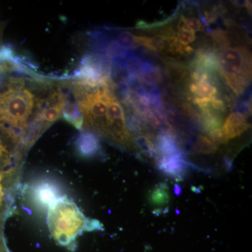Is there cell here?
Segmentation results:
<instances>
[{"label": "cell", "mask_w": 252, "mask_h": 252, "mask_svg": "<svg viewBox=\"0 0 252 252\" xmlns=\"http://www.w3.org/2000/svg\"><path fill=\"white\" fill-rule=\"evenodd\" d=\"M89 220L75 204L64 197H61L49 209L47 220L50 232L63 246H69L78 235L86 230Z\"/></svg>", "instance_id": "6da1fadb"}, {"label": "cell", "mask_w": 252, "mask_h": 252, "mask_svg": "<svg viewBox=\"0 0 252 252\" xmlns=\"http://www.w3.org/2000/svg\"><path fill=\"white\" fill-rule=\"evenodd\" d=\"M219 74L237 96L243 94L252 80V54L245 46L221 50L219 54Z\"/></svg>", "instance_id": "7a4b0ae2"}, {"label": "cell", "mask_w": 252, "mask_h": 252, "mask_svg": "<svg viewBox=\"0 0 252 252\" xmlns=\"http://www.w3.org/2000/svg\"><path fill=\"white\" fill-rule=\"evenodd\" d=\"M35 102L34 94L28 89L7 87L0 94V121L26 128Z\"/></svg>", "instance_id": "3957f363"}, {"label": "cell", "mask_w": 252, "mask_h": 252, "mask_svg": "<svg viewBox=\"0 0 252 252\" xmlns=\"http://www.w3.org/2000/svg\"><path fill=\"white\" fill-rule=\"evenodd\" d=\"M105 138L122 147L131 148L134 138L126 124L125 111L114 93L109 95Z\"/></svg>", "instance_id": "277c9868"}, {"label": "cell", "mask_w": 252, "mask_h": 252, "mask_svg": "<svg viewBox=\"0 0 252 252\" xmlns=\"http://www.w3.org/2000/svg\"><path fill=\"white\" fill-rule=\"evenodd\" d=\"M248 119L249 114L245 112L235 111L230 113L222 127L223 137L226 142L239 137L250 128Z\"/></svg>", "instance_id": "5b68a950"}, {"label": "cell", "mask_w": 252, "mask_h": 252, "mask_svg": "<svg viewBox=\"0 0 252 252\" xmlns=\"http://www.w3.org/2000/svg\"><path fill=\"white\" fill-rule=\"evenodd\" d=\"M61 197L58 187L48 181L38 182L33 187V200L41 208L49 209Z\"/></svg>", "instance_id": "8992f818"}, {"label": "cell", "mask_w": 252, "mask_h": 252, "mask_svg": "<svg viewBox=\"0 0 252 252\" xmlns=\"http://www.w3.org/2000/svg\"><path fill=\"white\" fill-rule=\"evenodd\" d=\"M77 153L84 158L97 157L101 152V146L97 136L89 131L80 132L75 141Z\"/></svg>", "instance_id": "52a82bcc"}, {"label": "cell", "mask_w": 252, "mask_h": 252, "mask_svg": "<svg viewBox=\"0 0 252 252\" xmlns=\"http://www.w3.org/2000/svg\"><path fill=\"white\" fill-rule=\"evenodd\" d=\"M161 71L157 66L148 61L142 59L140 69L136 76L137 82L149 86H156L162 81Z\"/></svg>", "instance_id": "ba28073f"}, {"label": "cell", "mask_w": 252, "mask_h": 252, "mask_svg": "<svg viewBox=\"0 0 252 252\" xmlns=\"http://www.w3.org/2000/svg\"><path fill=\"white\" fill-rule=\"evenodd\" d=\"M149 203L152 206L157 207L160 211L162 207L168 205L170 200L169 187L165 183H160L156 185L154 188L149 191ZM156 209V210H157Z\"/></svg>", "instance_id": "9c48e42d"}, {"label": "cell", "mask_w": 252, "mask_h": 252, "mask_svg": "<svg viewBox=\"0 0 252 252\" xmlns=\"http://www.w3.org/2000/svg\"><path fill=\"white\" fill-rule=\"evenodd\" d=\"M62 116L64 120L70 123L76 128L80 130L84 124V117L77 104L66 101L63 107Z\"/></svg>", "instance_id": "30bf717a"}, {"label": "cell", "mask_w": 252, "mask_h": 252, "mask_svg": "<svg viewBox=\"0 0 252 252\" xmlns=\"http://www.w3.org/2000/svg\"><path fill=\"white\" fill-rule=\"evenodd\" d=\"M219 147L208 135L200 134L194 142L192 150L195 154L209 155L215 153Z\"/></svg>", "instance_id": "8fae6325"}, {"label": "cell", "mask_w": 252, "mask_h": 252, "mask_svg": "<svg viewBox=\"0 0 252 252\" xmlns=\"http://www.w3.org/2000/svg\"><path fill=\"white\" fill-rule=\"evenodd\" d=\"M115 42L119 47L127 51H131L139 47L136 43L135 35L128 31L121 32L118 34Z\"/></svg>", "instance_id": "7c38bea8"}, {"label": "cell", "mask_w": 252, "mask_h": 252, "mask_svg": "<svg viewBox=\"0 0 252 252\" xmlns=\"http://www.w3.org/2000/svg\"><path fill=\"white\" fill-rule=\"evenodd\" d=\"M176 37L177 38L181 44L183 45L188 46L190 43L193 42L196 39L195 32L190 30L180 31L176 33Z\"/></svg>", "instance_id": "4fadbf2b"}, {"label": "cell", "mask_w": 252, "mask_h": 252, "mask_svg": "<svg viewBox=\"0 0 252 252\" xmlns=\"http://www.w3.org/2000/svg\"><path fill=\"white\" fill-rule=\"evenodd\" d=\"M187 26L189 29L195 32L203 31L205 29V24L202 22L200 18L191 17L187 18Z\"/></svg>", "instance_id": "5bb4252c"}, {"label": "cell", "mask_w": 252, "mask_h": 252, "mask_svg": "<svg viewBox=\"0 0 252 252\" xmlns=\"http://www.w3.org/2000/svg\"><path fill=\"white\" fill-rule=\"evenodd\" d=\"M245 7L248 10L249 13L251 14L252 13V3L251 1H246L245 3Z\"/></svg>", "instance_id": "9a60e30c"}, {"label": "cell", "mask_w": 252, "mask_h": 252, "mask_svg": "<svg viewBox=\"0 0 252 252\" xmlns=\"http://www.w3.org/2000/svg\"><path fill=\"white\" fill-rule=\"evenodd\" d=\"M6 149H5L4 146L1 144V140H0V157H1V156L4 153H6Z\"/></svg>", "instance_id": "2e32d148"}, {"label": "cell", "mask_w": 252, "mask_h": 252, "mask_svg": "<svg viewBox=\"0 0 252 252\" xmlns=\"http://www.w3.org/2000/svg\"><path fill=\"white\" fill-rule=\"evenodd\" d=\"M2 187H1V184H0V205L1 203V199H2Z\"/></svg>", "instance_id": "e0dca14e"}]
</instances>
